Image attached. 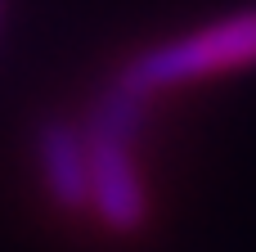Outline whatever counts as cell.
<instances>
[{
    "label": "cell",
    "mask_w": 256,
    "mask_h": 252,
    "mask_svg": "<svg viewBox=\"0 0 256 252\" xmlns=\"http://www.w3.org/2000/svg\"><path fill=\"white\" fill-rule=\"evenodd\" d=\"M148 113V99L126 90L122 81H108L99 104L86 122V162H90V207L108 234H135L148 221V194L135 162L140 122Z\"/></svg>",
    "instance_id": "cell-1"
},
{
    "label": "cell",
    "mask_w": 256,
    "mask_h": 252,
    "mask_svg": "<svg viewBox=\"0 0 256 252\" xmlns=\"http://www.w3.org/2000/svg\"><path fill=\"white\" fill-rule=\"evenodd\" d=\"M243 68H256V5L234 9L225 18H212V23H202L184 36H171L162 45L140 50L112 81L153 99L162 90H180V86L243 72Z\"/></svg>",
    "instance_id": "cell-2"
},
{
    "label": "cell",
    "mask_w": 256,
    "mask_h": 252,
    "mask_svg": "<svg viewBox=\"0 0 256 252\" xmlns=\"http://www.w3.org/2000/svg\"><path fill=\"white\" fill-rule=\"evenodd\" d=\"M36 162L50 198L63 212L90 207V162H86V135L68 122H40L36 126Z\"/></svg>",
    "instance_id": "cell-3"
}]
</instances>
